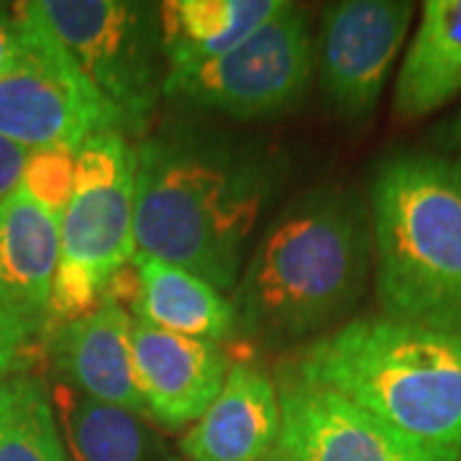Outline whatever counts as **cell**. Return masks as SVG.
Returning <instances> with one entry per match:
<instances>
[{
	"label": "cell",
	"instance_id": "cell-1",
	"mask_svg": "<svg viewBox=\"0 0 461 461\" xmlns=\"http://www.w3.org/2000/svg\"><path fill=\"white\" fill-rule=\"evenodd\" d=\"M277 159L233 136L167 126L133 144L136 254L230 293L277 193Z\"/></svg>",
	"mask_w": 461,
	"mask_h": 461
},
{
	"label": "cell",
	"instance_id": "cell-2",
	"mask_svg": "<svg viewBox=\"0 0 461 461\" xmlns=\"http://www.w3.org/2000/svg\"><path fill=\"white\" fill-rule=\"evenodd\" d=\"M372 272L369 205L315 185L269 221L230 290L236 330L262 344L323 336L354 313Z\"/></svg>",
	"mask_w": 461,
	"mask_h": 461
},
{
	"label": "cell",
	"instance_id": "cell-3",
	"mask_svg": "<svg viewBox=\"0 0 461 461\" xmlns=\"http://www.w3.org/2000/svg\"><path fill=\"white\" fill-rule=\"evenodd\" d=\"M295 377L339 393L420 444L461 456V329L354 318L300 351Z\"/></svg>",
	"mask_w": 461,
	"mask_h": 461
},
{
	"label": "cell",
	"instance_id": "cell-4",
	"mask_svg": "<svg viewBox=\"0 0 461 461\" xmlns=\"http://www.w3.org/2000/svg\"><path fill=\"white\" fill-rule=\"evenodd\" d=\"M366 205L382 315L461 329V159L395 151L375 169Z\"/></svg>",
	"mask_w": 461,
	"mask_h": 461
},
{
	"label": "cell",
	"instance_id": "cell-5",
	"mask_svg": "<svg viewBox=\"0 0 461 461\" xmlns=\"http://www.w3.org/2000/svg\"><path fill=\"white\" fill-rule=\"evenodd\" d=\"M59 241L47 321L62 326L90 313L136 254L133 147L123 133H95L75 151V193Z\"/></svg>",
	"mask_w": 461,
	"mask_h": 461
},
{
	"label": "cell",
	"instance_id": "cell-6",
	"mask_svg": "<svg viewBox=\"0 0 461 461\" xmlns=\"http://www.w3.org/2000/svg\"><path fill=\"white\" fill-rule=\"evenodd\" d=\"M26 5L113 111L123 136H147L167 80L159 5L131 0H32Z\"/></svg>",
	"mask_w": 461,
	"mask_h": 461
},
{
	"label": "cell",
	"instance_id": "cell-7",
	"mask_svg": "<svg viewBox=\"0 0 461 461\" xmlns=\"http://www.w3.org/2000/svg\"><path fill=\"white\" fill-rule=\"evenodd\" d=\"M313 33L303 8L290 3L280 16L226 54L198 67L167 72L165 98L262 121L297 108L313 80Z\"/></svg>",
	"mask_w": 461,
	"mask_h": 461
},
{
	"label": "cell",
	"instance_id": "cell-8",
	"mask_svg": "<svg viewBox=\"0 0 461 461\" xmlns=\"http://www.w3.org/2000/svg\"><path fill=\"white\" fill-rule=\"evenodd\" d=\"M14 14L18 18V54L0 77V139L29 151H77L95 133H123L113 111L29 5L16 3Z\"/></svg>",
	"mask_w": 461,
	"mask_h": 461
},
{
	"label": "cell",
	"instance_id": "cell-9",
	"mask_svg": "<svg viewBox=\"0 0 461 461\" xmlns=\"http://www.w3.org/2000/svg\"><path fill=\"white\" fill-rule=\"evenodd\" d=\"M412 14L415 5L405 0H341L323 8L313 65L339 121L362 126L375 115Z\"/></svg>",
	"mask_w": 461,
	"mask_h": 461
},
{
	"label": "cell",
	"instance_id": "cell-10",
	"mask_svg": "<svg viewBox=\"0 0 461 461\" xmlns=\"http://www.w3.org/2000/svg\"><path fill=\"white\" fill-rule=\"evenodd\" d=\"M277 393L282 426L275 456L282 461H461L295 375Z\"/></svg>",
	"mask_w": 461,
	"mask_h": 461
},
{
	"label": "cell",
	"instance_id": "cell-11",
	"mask_svg": "<svg viewBox=\"0 0 461 461\" xmlns=\"http://www.w3.org/2000/svg\"><path fill=\"white\" fill-rule=\"evenodd\" d=\"M131 354L147 420L172 433L198 423L230 369L218 344L169 333L139 318L133 321Z\"/></svg>",
	"mask_w": 461,
	"mask_h": 461
},
{
	"label": "cell",
	"instance_id": "cell-12",
	"mask_svg": "<svg viewBox=\"0 0 461 461\" xmlns=\"http://www.w3.org/2000/svg\"><path fill=\"white\" fill-rule=\"evenodd\" d=\"M133 321L123 300L105 290L90 313L54 329L50 359L77 395L147 418L133 375Z\"/></svg>",
	"mask_w": 461,
	"mask_h": 461
},
{
	"label": "cell",
	"instance_id": "cell-13",
	"mask_svg": "<svg viewBox=\"0 0 461 461\" xmlns=\"http://www.w3.org/2000/svg\"><path fill=\"white\" fill-rule=\"evenodd\" d=\"M280 393L272 377L239 362L229 369L223 390L182 436L187 461H267L280 441Z\"/></svg>",
	"mask_w": 461,
	"mask_h": 461
},
{
	"label": "cell",
	"instance_id": "cell-14",
	"mask_svg": "<svg viewBox=\"0 0 461 461\" xmlns=\"http://www.w3.org/2000/svg\"><path fill=\"white\" fill-rule=\"evenodd\" d=\"M59 221L21 187L0 203V305L47 321L59 267Z\"/></svg>",
	"mask_w": 461,
	"mask_h": 461
},
{
	"label": "cell",
	"instance_id": "cell-15",
	"mask_svg": "<svg viewBox=\"0 0 461 461\" xmlns=\"http://www.w3.org/2000/svg\"><path fill=\"white\" fill-rule=\"evenodd\" d=\"M459 95L461 0H429L397 72L393 118L420 121Z\"/></svg>",
	"mask_w": 461,
	"mask_h": 461
},
{
	"label": "cell",
	"instance_id": "cell-16",
	"mask_svg": "<svg viewBox=\"0 0 461 461\" xmlns=\"http://www.w3.org/2000/svg\"><path fill=\"white\" fill-rule=\"evenodd\" d=\"M136 315L169 333L221 344L236 330V311L226 293L198 275L154 257L133 254Z\"/></svg>",
	"mask_w": 461,
	"mask_h": 461
},
{
	"label": "cell",
	"instance_id": "cell-17",
	"mask_svg": "<svg viewBox=\"0 0 461 461\" xmlns=\"http://www.w3.org/2000/svg\"><path fill=\"white\" fill-rule=\"evenodd\" d=\"M287 0H169L159 5L167 72L226 54L280 16Z\"/></svg>",
	"mask_w": 461,
	"mask_h": 461
},
{
	"label": "cell",
	"instance_id": "cell-18",
	"mask_svg": "<svg viewBox=\"0 0 461 461\" xmlns=\"http://www.w3.org/2000/svg\"><path fill=\"white\" fill-rule=\"evenodd\" d=\"M62 423L75 461H177L147 418L77 393L62 397Z\"/></svg>",
	"mask_w": 461,
	"mask_h": 461
},
{
	"label": "cell",
	"instance_id": "cell-19",
	"mask_svg": "<svg viewBox=\"0 0 461 461\" xmlns=\"http://www.w3.org/2000/svg\"><path fill=\"white\" fill-rule=\"evenodd\" d=\"M0 461H69L47 387L26 379L16 412L0 433Z\"/></svg>",
	"mask_w": 461,
	"mask_h": 461
},
{
	"label": "cell",
	"instance_id": "cell-20",
	"mask_svg": "<svg viewBox=\"0 0 461 461\" xmlns=\"http://www.w3.org/2000/svg\"><path fill=\"white\" fill-rule=\"evenodd\" d=\"M21 190L57 221H62L75 193V149L29 151Z\"/></svg>",
	"mask_w": 461,
	"mask_h": 461
},
{
	"label": "cell",
	"instance_id": "cell-21",
	"mask_svg": "<svg viewBox=\"0 0 461 461\" xmlns=\"http://www.w3.org/2000/svg\"><path fill=\"white\" fill-rule=\"evenodd\" d=\"M47 321L0 308V382L21 377L33 362Z\"/></svg>",
	"mask_w": 461,
	"mask_h": 461
},
{
	"label": "cell",
	"instance_id": "cell-22",
	"mask_svg": "<svg viewBox=\"0 0 461 461\" xmlns=\"http://www.w3.org/2000/svg\"><path fill=\"white\" fill-rule=\"evenodd\" d=\"M26 159H29V149L0 139V203L5 198H11L21 187Z\"/></svg>",
	"mask_w": 461,
	"mask_h": 461
},
{
	"label": "cell",
	"instance_id": "cell-23",
	"mask_svg": "<svg viewBox=\"0 0 461 461\" xmlns=\"http://www.w3.org/2000/svg\"><path fill=\"white\" fill-rule=\"evenodd\" d=\"M18 54V18L14 8L0 3V77L8 72Z\"/></svg>",
	"mask_w": 461,
	"mask_h": 461
},
{
	"label": "cell",
	"instance_id": "cell-24",
	"mask_svg": "<svg viewBox=\"0 0 461 461\" xmlns=\"http://www.w3.org/2000/svg\"><path fill=\"white\" fill-rule=\"evenodd\" d=\"M29 377H16V379H3L0 382V433L5 430L8 420L14 418L16 405L21 395H23V384Z\"/></svg>",
	"mask_w": 461,
	"mask_h": 461
},
{
	"label": "cell",
	"instance_id": "cell-25",
	"mask_svg": "<svg viewBox=\"0 0 461 461\" xmlns=\"http://www.w3.org/2000/svg\"><path fill=\"white\" fill-rule=\"evenodd\" d=\"M444 139H446V144L448 147H454V149H459L461 151V113L448 123V129H446L444 133Z\"/></svg>",
	"mask_w": 461,
	"mask_h": 461
},
{
	"label": "cell",
	"instance_id": "cell-26",
	"mask_svg": "<svg viewBox=\"0 0 461 461\" xmlns=\"http://www.w3.org/2000/svg\"><path fill=\"white\" fill-rule=\"evenodd\" d=\"M267 461H282L280 456H272V459H267Z\"/></svg>",
	"mask_w": 461,
	"mask_h": 461
},
{
	"label": "cell",
	"instance_id": "cell-27",
	"mask_svg": "<svg viewBox=\"0 0 461 461\" xmlns=\"http://www.w3.org/2000/svg\"><path fill=\"white\" fill-rule=\"evenodd\" d=\"M0 308H3V305H0Z\"/></svg>",
	"mask_w": 461,
	"mask_h": 461
}]
</instances>
